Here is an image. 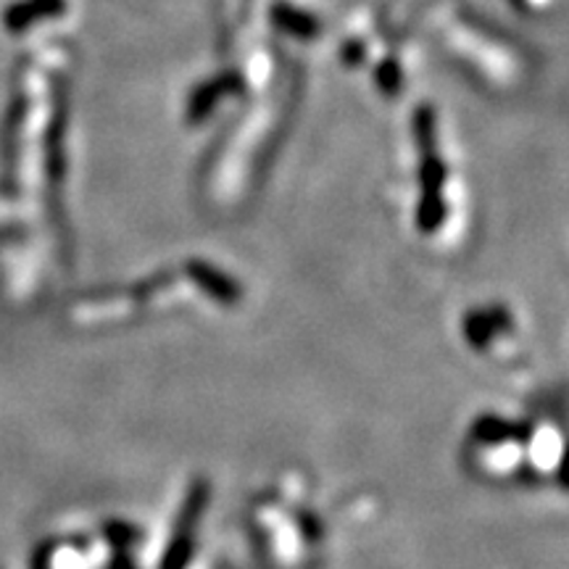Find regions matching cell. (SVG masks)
Here are the masks:
<instances>
[{"label": "cell", "mask_w": 569, "mask_h": 569, "mask_svg": "<svg viewBox=\"0 0 569 569\" xmlns=\"http://www.w3.org/2000/svg\"><path fill=\"white\" fill-rule=\"evenodd\" d=\"M272 19L277 27H283L285 32H291V35H298V37H311L314 32L319 30L317 22H314L309 14L291 9V5H274Z\"/></svg>", "instance_id": "cell-1"}, {"label": "cell", "mask_w": 569, "mask_h": 569, "mask_svg": "<svg viewBox=\"0 0 569 569\" xmlns=\"http://www.w3.org/2000/svg\"><path fill=\"white\" fill-rule=\"evenodd\" d=\"M227 88H230L227 80L206 82L204 88H201L198 93L193 95V101H190V111H187L190 120H201V116H206L208 111H214V106H217V101H219V95L225 93Z\"/></svg>", "instance_id": "cell-2"}, {"label": "cell", "mask_w": 569, "mask_h": 569, "mask_svg": "<svg viewBox=\"0 0 569 569\" xmlns=\"http://www.w3.org/2000/svg\"><path fill=\"white\" fill-rule=\"evenodd\" d=\"M377 80H379V84H383V88L396 90L398 82H401V75H398L396 64L394 61H385L383 67H379V71H377Z\"/></svg>", "instance_id": "cell-3"}]
</instances>
